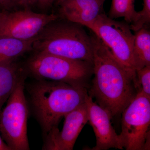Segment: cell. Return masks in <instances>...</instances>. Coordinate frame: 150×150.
Returning <instances> with one entry per match:
<instances>
[{
	"label": "cell",
	"instance_id": "obj_1",
	"mask_svg": "<svg viewBox=\"0 0 150 150\" xmlns=\"http://www.w3.org/2000/svg\"><path fill=\"white\" fill-rule=\"evenodd\" d=\"M91 36L94 77L88 92L112 117L122 113L137 92L132 78L115 60L109 48L93 32Z\"/></svg>",
	"mask_w": 150,
	"mask_h": 150
},
{
	"label": "cell",
	"instance_id": "obj_2",
	"mask_svg": "<svg viewBox=\"0 0 150 150\" xmlns=\"http://www.w3.org/2000/svg\"><path fill=\"white\" fill-rule=\"evenodd\" d=\"M35 117L46 135L62 118L85 102L88 89L61 82L36 79L27 86Z\"/></svg>",
	"mask_w": 150,
	"mask_h": 150
},
{
	"label": "cell",
	"instance_id": "obj_3",
	"mask_svg": "<svg viewBox=\"0 0 150 150\" xmlns=\"http://www.w3.org/2000/svg\"><path fill=\"white\" fill-rule=\"evenodd\" d=\"M81 25L58 19L46 25L35 38L33 48L43 52L93 64L91 35Z\"/></svg>",
	"mask_w": 150,
	"mask_h": 150
},
{
	"label": "cell",
	"instance_id": "obj_4",
	"mask_svg": "<svg viewBox=\"0 0 150 150\" xmlns=\"http://www.w3.org/2000/svg\"><path fill=\"white\" fill-rule=\"evenodd\" d=\"M35 79L64 83L88 89L93 75V64L62 56L36 52L24 67Z\"/></svg>",
	"mask_w": 150,
	"mask_h": 150
},
{
	"label": "cell",
	"instance_id": "obj_5",
	"mask_svg": "<svg viewBox=\"0 0 150 150\" xmlns=\"http://www.w3.org/2000/svg\"><path fill=\"white\" fill-rule=\"evenodd\" d=\"M109 48L113 57L132 78L136 86V67L134 59V35L130 25L100 14L89 28Z\"/></svg>",
	"mask_w": 150,
	"mask_h": 150
},
{
	"label": "cell",
	"instance_id": "obj_6",
	"mask_svg": "<svg viewBox=\"0 0 150 150\" xmlns=\"http://www.w3.org/2000/svg\"><path fill=\"white\" fill-rule=\"evenodd\" d=\"M26 77L19 81L0 112V134L11 150H29L27 135L28 109L24 93Z\"/></svg>",
	"mask_w": 150,
	"mask_h": 150
},
{
	"label": "cell",
	"instance_id": "obj_7",
	"mask_svg": "<svg viewBox=\"0 0 150 150\" xmlns=\"http://www.w3.org/2000/svg\"><path fill=\"white\" fill-rule=\"evenodd\" d=\"M122 113L119 136L123 149L146 150L150 136V97L138 93Z\"/></svg>",
	"mask_w": 150,
	"mask_h": 150
},
{
	"label": "cell",
	"instance_id": "obj_8",
	"mask_svg": "<svg viewBox=\"0 0 150 150\" xmlns=\"http://www.w3.org/2000/svg\"><path fill=\"white\" fill-rule=\"evenodd\" d=\"M59 17L54 14L36 13L28 10L6 11L0 25V37L23 40L34 39L47 25Z\"/></svg>",
	"mask_w": 150,
	"mask_h": 150
},
{
	"label": "cell",
	"instance_id": "obj_9",
	"mask_svg": "<svg viewBox=\"0 0 150 150\" xmlns=\"http://www.w3.org/2000/svg\"><path fill=\"white\" fill-rule=\"evenodd\" d=\"M62 131L54 127L46 135L43 150H72L79 135L88 121L86 102L64 116Z\"/></svg>",
	"mask_w": 150,
	"mask_h": 150
},
{
	"label": "cell",
	"instance_id": "obj_10",
	"mask_svg": "<svg viewBox=\"0 0 150 150\" xmlns=\"http://www.w3.org/2000/svg\"><path fill=\"white\" fill-rule=\"evenodd\" d=\"M85 102L88 110V121L96 139V145L91 150H106L112 148L123 149L119 135L111 124L112 117L110 113L94 102L88 94Z\"/></svg>",
	"mask_w": 150,
	"mask_h": 150
},
{
	"label": "cell",
	"instance_id": "obj_11",
	"mask_svg": "<svg viewBox=\"0 0 150 150\" xmlns=\"http://www.w3.org/2000/svg\"><path fill=\"white\" fill-rule=\"evenodd\" d=\"M105 0H64L60 3V13L63 18L89 29L103 11Z\"/></svg>",
	"mask_w": 150,
	"mask_h": 150
},
{
	"label": "cell",
	"instance_id": "obj_12",
	"mask_svg": "<svg viewBox=\"0 0 150 150\" xmlns=\"http://www.w3.org/2000/svg\"><path fill=\"white\" fill-rule=\"evenodd\" d=\"M27 75L25 67L14 61L0 63V112L19 81Z\"/></svg>",
	"mask_w": 150,
	"mask_h": 150
},
{
	"label": "cell",
	"instance_id": "obj_13",
	"mask_svg": "<svg viewBox=\"0 0 150 150\" xmlns=\"http://www.w3.org/2000/svg\"><path fill=\"white\" fill-rule=\"evenodd\" d=\"M35 38L23 40L0 37V63L15 61L23 54L33 50V44Z\"/></svg>",
	"mask_w": 150,
	"mask_h": 150
},
{
	"label": "cell",
	"instance_id": "obj_14",
	"mask_svg": "<svg viewBox=\"0 0 150 150\" xmlns=\"http://www.w3.org/2000/svg\"><path fill=\"white\" fill-rule=\"evenodd\" d=\"M134 53L136 70L150 66V31L145 26L134 31Z\"/></svg>",
	"mask_w": 150,
	"mask_h": 150
},
{
	"label": "cell",
	"instance_id": "obj_15",
	"mask_svg": "<svg viewBox=\"0 0 150 150\" xmlns=\"http://www.w3.org/2000/svg\"><path fill=\"white\" fill-rule=\"evenodd\" d=\"M134 2L135 0H112L108 17L113 19L124 18L126 22L133 23L138 16Z\"/></svg>",
	"mask_w": 150,
	"mask_h": 150
},
{
	"label": "cell",
	"instance_id": "obj_16",
	"mask_svg": "<svg viewBox=\"0 0 150 150\" xmlns=\"http://www.w3.org/2000/svg\"><path fill=\"white\" fill-rule=\"evenodd\" d=\"M137 93L142 92L150 97V66L136 70Z\"/></svg>",
	"mask_w": 150,
	"mask_h": 150
},
{
	"label": "cell",
	"instance_id": "obj_17",
	"mask_svg": "<svg viewBox=\"0 0 150 150\" xmlns=\"http://www.w3.org/2000/svg\"><path fill=\"white\" fill-rule=\"evenodd\" d=\"M150 23V0H144L142 11L138 12L137 20L130 25L131 30L137 31L145 26H148Z\"/></svg>",
	"mask_w": 150,
	"mask_h": 150
},
{
	"label": "cell",
	"instance_id": "obj_18",
	"mask_svg": "<svg viewBox=\"0 0 150 150\" xmlns=\"http://www.w3.org/2000/svg\"><path fill=\"white\" fill-rule=\"evenodd\" d=\"M54 1V0H35V2H37L40 7L43 8H48Z\"/></svg>",
	"mask_w": 150,
	"mask_h": 150
},
{
	"label": "cell",
	"instance_id": "obj_19",
	"mask_svg": "<svg viewBox=\"0 0 150 150\" xmlns=\"http://www.w3.org/2000/svg\"><path fill=\"white\" fill-rule=\"evenodd\" d=\"M13 6L7 0H0V9L8 10Z\"/></svg>",
	"mask_w": 150,
	"mask_h": 150
},
{
	"label": "cell",
	"instance_id": "obj_20",
	"mask_svg": "<svg viewBox=\"0 0 150 150\" xmlns=\"http://www.w3.org/2000/svg\"><path fill=\"white\" fill-rule=\"evenodd\" d=\"M36 2L35 0H18V4L23 6L27 7Z\"/></svg>",
	"mask_w": 150,
	"mask_h": 150
},
{
	"label": "cell",
	"instance_id": "obj_21",
	"mask_svg": "<svg viewBox=\"0 0 150 150\" xmlns=\"http://www.w3.org/2000/svg\"><path fill=\"white\" fill-rule=\"evenodd\" d=\"M0 150H11L8 146L5 143L0 134Z\"/></svg>",
	"mask_w": 150,
	"mask_h": 150
},
{
	"label": "cell",
	"instance_id": "obj_22",
	"mask_svg": "<svg viewBox=\"0 0 150 150\" xmlns=\"http://www.w3.org/2000/svg\"><path fill=\"white\" fill-rule=\"evenodd\" d=\"M5 13L6 11H0V25H1L2 21L3 18H4V16H5Z\"/></svg>",
	"mask_w": 150,
	"mask_h": 150
},
{
	"label": "cell",
	"instance_id": "obj_23",
	"mask_svg": "<svg viewBox=\"0 0 150 150\" xmlns=\"http://www.w3.org/2000/svg\"><path fill=\"white\" fill-rule=\"evenodd\" d=\"M7 1L11 3L14 6L15 5H18V0H7Z\"/></svg>",
	"mask_w": 150,
	"mask_h": 150
},
{
	"label": "cell",
	"instance_id": "obj_24",
	"mask_svg": "<svg viewBox=\"0 0 150 150\" xmlns=\"http://www.w3.org/2000/svg\"><path fill=\"white\" fill-rule=\"evenodd\" d=\"M57 1V2L58 3V4H59L60 3L62 2L63 1H64V0H56Z\"/></svg>",
	"mask_w": 150,
	"mask_h": 150
}]
</instances>
